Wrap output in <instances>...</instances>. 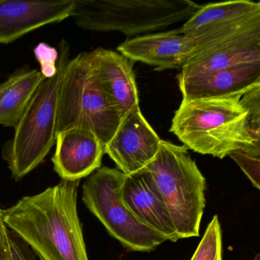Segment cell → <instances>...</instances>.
Instances as JSON below:
<instances>
[{
	"mask_svg": "<svg viewBox=\"0 0 260 260\" xmlns=\"http://www.w3.org/2000/svg\"><path fill=\"white\" fill-rule=\"evenodd\" d=\"M80 180H62L4 210L9 230L29 246L39 260H89L77 211Z\"/></svg>",
	"mask_w": 260,
	"mask_h": 260,
	"instance_id": "obj_1",
	"label": "cell"
},
{
	"mask_svg": "<svg viewBox=\"0 0 260 260\" xmlns=\"http://www.w3.org/2000/svg\"><path fill=\"white\" fill-rule=\"evenodd\" d=\"M240 97L182 100L170 132L187 148L220 159L260 143L252 134L249 112Z\"/></svg>",
	"mask_w": 260,
	"mask_h": 260,
	"instance_id": "obj_2",
	"label": "cell"
},
{
	"mask_svg": "<svg viewBox=\"0 0 260 260\" xmlns=\"http://www.w3.org/2000/svg\"><path fill=\"white\" fill-rule=\"evenodd\" d=\"M59 49L57 71L45 77L15 127L14 136L3 147V159L16 181L39 167L55 145L59 89L70 59L69 44L62 41Z\"/></svg>",
	"mask_w": 260,
	"mask_h": 260,
	"instance_id": "obj_3",
	"label": "cell"
},
{
	"mask_svg": "<svg viewBox=\"0 0 260 260\" xmlns=\"http://www.w3.org/2000/svg\"><path fill=\"white\" fill-rule=\"evenodd\" d=\"M121 120L102 86L92 51L69 59L59 89L57 135L70 129L89 131L105 148Z\"/></svg>",
	"mask_w": 260,
	"mask_h": 260,
	"instance_id": "obj_4",
	"label": "cell"
},
{
	"mask_svg": "<svg viewBox=\"0 0 260 260\" xmlns=\"http://www.w3.org/2000/svg\"><path fill=\"white\" fill-rule=\"evenodd\" d=\"M144 169L165 201L179 238L199 237L206 180L188 148L162 140L156 156Z\"/></svg>",
	"mask_w": 260,
	"mask_h": 260,
	"instance_id": "obj_5",
	"label": "cell"
},
{
	"mask_svg": "<svg viewBox=\"0 0 260 260\" xmlns=\"http://www.w3.org/2000/svg\"><path fill=\"white\" fill-rule=\"evenodd\" d=\"M74 4L71 18L79 28L127 36L187 21L201 7L190 0H74Z\"/></svg>",
	"mask_w": 260,
	"mask_h": 260,
	"instance_id": "obj_6",
	"label": "cell"
},
{
	"mask_svg": "<svg viewBox=\"0 0 260 260\" xmlns=\"http://www.w3.org/2000/svg\"><path fill=\"white\" fill-rule=\"evenodd\" d=\"M125 176L117 168L100 167L83 184L82 199L109 235L126 249L150 252L167 240L141 223L121 200Z\"/></svg>",
	"mask_w": 260,
	"mask_h": 260,
	"instance_id": "obj_7",
	"label": "cell"
},
{
	"mask_svg": "<svg viewBox=\"0 0 260 260\" xmlns=\"http://www.w3.org/2000/svg\"><path fill=\"white\" fill-rule=\"evenodd\" d=\"M254 61H260V18L198 47L179 74L194 75Z\"/></svg>",
	"mask_w": 260,
	"mask_h": 260,
	"instance_id": "obj_8",
	"label": "cell"
},
{
	"mask_svg": "<svg viewBox=\"0 0 260 260\" xmlns=\"http://www.w3.org/2000/svg\"><path fill=\"white\" fill-rule=\"evenodd\" d=\"M162 140L141 113L140 106L127 112L111 141L105 146V153L126 176L143 170L156 156Z\"/></svg>",
	"mask_w": 260,
	"mask_h": 260,
	"instance_id": "obj_9",
	"label": "cell"
},
{
	"mask_svg": "<svg viewBox=\"0 0 260 260\" xmlns=\"http://www.w3.org/2000/svg\"><path fill=\"white\" fill-rule=\"evenodd\" d=\"M182 100L240 97L260 85V61L177 77Z\"/></svg>",
	"mask_w": 260,
	"mask_h": 260,
	"instance_id": "obj_10",
	"label": "cell"
},
{
	"mask_svg": "<svg viewBox=\"0 0 260 260\" xmlns=\"http://www.w3.org/2000/svg\"><path fill=\"white\" fill-rule=\"evenodd\" d=\"M74 0H0V44L15 42L41 27L71 18Z\"/></svg>",
	"mask_w": 260,
	"mask_h": 260,
	"instance_id": "obj_11",
	"label": "cell"
},
{
	"mask_svg": "<svg viewBox=\"0 0 260 260\" xmlns=\"http://www.w3.org/2000/svg\"><path fill=\"white\" fill-rule=\"evenodd\" d=\"M121 200L141 223L167 240H179L165 201L153 176L145 169L125 176Z\"/></svg>",
	"mask_w": 260,
	"mask_h": 260,
	"instance_id": "obj_12",
	"label": "cell"
},
{
	"mask_svg": "<svg viewBox=\"0 0 260 260\" xmlns=\"http://www.w3.org/2000/svg\"><path fill=\"white\" fill-rule=\"evenodd\" d=\"M196 48V41L179 28L129 39L118 47V51L132 61L142 62L162 71L182 69Z\"/></svg>",
	"mask_w": 260,
	"mask_h": 260,
	"instance_id": "obj_13",
	"label": "cell"
},
{
	"mask_svg": "<svg viewBox=\"0 0 260 260\" xmlns=\"http://www.w3.org/2000/svg\"><path fill=\"white\" fill-rule=\"evenodd\" d=\"M55 145L51 160L62 180H81L101 167L104 146L92 132L79 128L60 132Z\"/></svg>",
	"mask_w": 260,
	"mask_h": 260,
	"instance_id": "obj_14",
	"label": "cell"
},
{
	"mask_svg": "<svg viewBox=\"0 0 260 260\" xmlns=\"http://www.w3.org/2000/svg\"><path fill=\"white\" fill-rule=\"evenodd\" d=\"M99 78L111 104L121 119L139 106V95L132 60L111 50L92 51Z\"/></svg>",
	"mask_w": 260,
	"mask_h": 260,
	"instance_id": "obj_15",
	"label": "cell"
},
{
	"mask_svg": "<svg viewBox=\"0 0 260 260\" xmlns=\"http://www.w3.org/2000/svg\"><path fill=\"white\" fill-rule=\"evenodd\" d=\"M256 17H260L259 3L249 0L216 3L201 6L179 30L196 41Z\"/></svg>",
	"mask_w": 260,
	"mask_h": 260,
	"instance_id": "obj_16",
	"label": "cell"
},
{
	"mask_svg": "<svg viewBox=\"0 0 260 260\" xmlns=\"http://www.w3.org/2000/svg\"><path fill=\"white\" fill-rule=\"evenodd\" d=\"M45 79L36 69L15 73L13 83L0 95V125L16 127Z\"/></svg>",
	"mask_w": 260,
	"mask_h": 260,
	"instance_id": "obj_17",
	"label": "cell"
},
{
	"mask_svg": "<svg viewBox=\"0 0 260 260\" xmlns=\"http://www.w3.org/2000/svg\"><path fill=\"white\" fill-rule=\"evenodd\" d=\"M191 260H223L221 228L217 215L208 224Z\"/></svg>",
	"mask_w": 260,
	"mask_h": 260,
	"instance_id": "obj_18",
	"label": "cell"
},
{
	"mask_svg": "<svg viewBox=\"0 0 260 260\" xmlns=\"http://www.w3.org/2000/svg\"><path fill=\"white\" fill-rule=\"evenodd\" d=\"M229 156L237 162L254 187L259 189L260 143L237 149L231 152Z\"/></svg>",
	"mask_w": 260,
	"mask_h": 260,
	"instance_id": "obj_19",
	"label": "cell"
},
{
	"mask_svg": "<svg viewBox=\"0 0 260 260\" xmlns=\"http://www.w3.org/2000/svg\"><path fill=\"white\" fill-rule=\"evenodd\" d=\"M240 100L249 112V124L254 137L260 140V85L243 94Z\"/></svg>",
	"mask_w": 260,
	"mask_h": 260,
	"instance_id": "obj_20",
	"label": "cell"
},
{
	"mask_svg": "<svg viewBox=\"0 0 260 260\" xmlns=\"http://www.w3.org/2000/svg\"><path fill=\"white\" fill-rule=\"evenodd\" d=\"M8 240L11 260H39L29 246L10 230Z\"/></svg>",
	"mask_w": 260,
	"mask_h": 260,
	"instance_id": "obj_21",
	"label": "cell"
},
{
	"mask_svg": "<svg viewBox=\"0 0 260 260\" xmlns=\"http://www.w3.org/2000/svg\"><path fill=\"white\" fill-rule=\"evenodd\" d=\"M8 231V228L4 222V210L0 208V240L4 243H9Z\"/></svg>",
	"mask_w": 260,
	"mask_h": 260,
	"instance_id": "obj_22",
	"label": "cell"
},
{
	"mask_svg": "<svg viewBox=\"0 0 260 260\" xmlns=\"http://www.w3.org/2000/svg\"><path fill=\"white\" fill-rule=\"evenodd\" d=\"M0 260H11L10 245L0 240Z\"/></svg>",
	"mask_w": 260,
	"mask_h": 260,
	"instance_id": "obj_23",
	"label": "cell"
},
{
	"mask_svg": "<svg viewBox=\"0 0 260 260\" xmlns=\"http://www.w3.org/2000/svg\"><path fill=\"white\" fill-rule=\"evenodd\" d=\"M13 80H14V74H13L11 77H9L7 80L3 82L2 83H0V95H2L10 87V85L13 83Z\"/></svg>",
	"mask_w": 260,
	"mask_h": 260,
	"instance_id": "obj_24",
	"label": "cell"
},
{
	"mask_svg": "<svg viewBox=\"0 0 260 260\" xmlns=\"http://www.w3.org/2000/svg\"><path fill=\"white\" fill-rule=\"evenodd\" d=\"M259 256V254H257V255H255V258H254V260H260Z\"/></svg>",
	"mask_w": 260,
	"mask_h": 260,
	"instance_id": "obj_25",
	"label": "cell"
}]
</instances>
